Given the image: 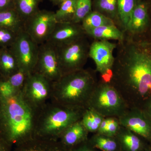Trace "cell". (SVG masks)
Listing matches in <instances>:
<instances>
[{
    "mask_svg": "<svg viewBox=\"0 0 151 151\" xmlns=\"http://www.w3.org/2000/svg\"><path fill=\"white\" fill-rule=\"evenodd\" d=\"M110 83L129 108L151 98V40L125 37L117 42Z\"/></svg>",
    "mask_w": 151,
    "mask_h": 151,
    "instance_id": "1",
    "label": "cell"
},
{
    "mask_svg": "<svg viewBox=\"0 0 151 151\" xmlns=\"http://www.w3.org/2000/svg\"><path fill=\"white\" fill-rule=\"evenodd\" d=\"M37 113L21 92L0 97V134L11 147L31 139L35 137Z\"/></svg>",
    "mask_w": 151,
    "mask_h": 151,
    "instance_id": "2",
    "label": "cell"
},
{
    "mask_svg": "<svg viewBox=\"0 0 151 151\" xmlns=\"http://www.w3.org/2000/svg\"><path fill=\"white\" fill-rule=\"evenodd\" d=\"M96 73L92 68H83L62 75L51 83L50 101L70 108H86L98 81Z\"/></svg>",
    "mask_w": 151,
    "mask_h": 151,
    "instance_id": "3",
    "label": "cell"
},
{
    "mask_svg": "<svg viewBox=\"0 0 151 151\" xmlns=\"http://www.w3.org/2000/svg\"><path fill=\"white\" fill-rule=\"evenodd\" d=\"M85 109L66 107L49 100L37 111L35 137L58 140L68 128L81 120Z\"/></svg>",
    "mask_w": 151,
    "mask_h": 151,
    "instance_id": "4",
    "label": "cell"
},
{
    "mask_svg": "<svg viewBox=\"0 0 151 151\" xmlns=\"http://www.w3.org/2000/svg\"><path fill=\"white\" fill-rule=\"evenodd\" d=\"M86 108L104 118L122 116L129 108L119 91L110 83L98 80L91 94Z\"/></svg>",
    "mask_w": 151,
    "mask_h": 151,
    "instance_id": "5",
    "label": "cell"
},
{
    "mask_svg": "<svg viewBox=\"0 0 151 151\" xmlns=\"http://www.w3.org/2000/svg\"><path fill=\"white\" fill-rule=\"evenodd\" d=\"M85 36L71 43L55 47L62 75L84 68L89 58L90 43Z\"/></svg>",
    "mask_w": 151,
    "mask_h": 151,
    "instance_id": "6",
    "label": "cell"
},
{
    "mask_svg": "<svg viewBox=\"0 0 151 151\" xmlns=\"http://www.w3.org/2000/svg\"><path fill=\"white\" fill-rule=\"evenodd\" d=\"M39 45L23 30L19 33L15 41L9 47L16 58L20 69L27 74L35 70Z\"/></svg>",
    "mask_w": 151,
    "mask_h": 151,
    "instance_id": "7",
    "label": "cell"
},
{
    "mask_svg": "<svg viewBox=\"0 0 151 151\" xmlns=\"http://www.w3.org/2000/svg\"><path fill=\"white\" fill-rule=\"evenodd\" d=\"M51 83L38 73L27 76L22 93L30 105L38 111L50 100Z\"/></svg>",
    "mask_w": 151,
    "mask_h": 151,
    "instance_id": "8",
    "label": "cell"
},
{
    "mask_svg": "<svg viewBox=\"0 0 151 151\" xmlns=\"http://www.w3.org/2000/svg\"><path fill=\"white\" fill-rule=\"evenodd\" d=\"M56 24L55 12L40 9L25 22L24 30L40 45L48 40Z\"/></svg>",
    "mask_w": 151,
    "mask_h": 151,
    "instance_id": "9",
    "label": "cell"
},
{
    "mask_svg": "<svg viewBox=\"0 0 151 151\" xmlns=\"http://www.w3.org/2000/svg\"><path fill=\"white\" fill-rule=\"evenodd\" d=\"M33 72L42 76L51 83L62 76L56 49L48 42L39 45L37 62Z\"/></svg>",
    "mask_w": 151,
    "mask_h": 151,
    "instance_id": "10",
    "label": "cell"
},
{
    "mask_svg": "<svg viewBox=\"0 0 151 151\" xmlns=\"http://www.w3.org/2000/svg\"><path fill=\"white\" fill-rule=\"evenodd\" d=\"M150 17L147 1L137 0L124 32L125 37L133 40L150 38Z\"/></svg>",
    "mask_w": 151,
    "mask_h": 151,
    "instance_id": "11",
    "label": "cell"
},
{
    "mask_svg": "<svg viewBox=\"0 0 151 151\" xmlns=\"http://www.w3.org/2000/svg\"><path fill=\"white\" fill-rule=\"evenodd\" d=\"M116 47L117 43L110 41L94 40L90 43L89 58L94 61L95 70L100 75L112 70L115 58L113 52Z\"/></svg>",
    "mask_w": 151,
    "mask_h": 151,
    "instance_id": "12",
    "label": "cell"
},
{
    "mask_svg": "<svg viewBox=\"0 0 151 151\" xmlns=\"http://www.w3.org/2000/svg\"><path fill=\"white\" fill-rule=\"evenodd\" d=\"M118 119L122 127L145 139H151V119L139 108H129Z\"/></svg>",
    "mask_w": 151,
    "mask_h": 151,
    "instance_id": "13",
    "label": "cell"
},
{
    "mask_svg": "<svg viewBox=\"0 0 151 151\" xmlns=\"http://www.w3.org/2000/svg\"><path fill=\"white\" fill-rule=\"evenodd\" d=\"M87 36L81 24L57 23L54 29L46 42L55 47L65 45Z\"/></svg>",
    "mask_w": 151,
    "mask_h": 151,
    "instance_id": "14",
    "label": "cell"
},
{
    "mask_svg": "<svg viewBox=\"0 0 151 151\" xmlns=\"http://www.w3.org/2000/svg\"><path fill=\"white\" fill-rule=\"evenodd\" d=\"M89 134L80 120L68 128L58 140L63 147L68 151L88 140Z\"/></svg>",
    "mask_w": 151,
    "mask_h": 151,
    "instance_id": "15",
    "label": "cell"
},
{
    "mask_svg": "<svg viewBox=\"0 0 151 151\" xmlns=\"http://www.w3.org/2000/svg\"><path fill=\"white\" fill-rule=\"evenodd\" d=\"M14 151H66L58 140L35 137L15 147Z\"/></svg>",
    "mask_w": 151,
    "mask_h": 151,
    "instance_id": "16",
    "label": "cell"
},
{
    "mask_svg": "<svg viewBox=\"0 0 151 151\" xmlns=\"http://www.w3.org/2000/svg\"><path fill=\"white\" fill-rule=\"evenodd\" d=\"M85 31L86 36L94 40H114L119 42L125 38L124 33L116 25L104 26Z\"/></svg>",
    "mask_w": 151,
    "mask_h": 151,
    "instance_id": "17",
    "label": "cell"
},
{
    "mask_svg": "<svg viewBox=\"0 0 151 151\" xmlns=\"http://www.w3.org/2000/svg\"><path fill=\"white\" fill-rule=\"evenodd\" d=\"M139 137L141 136L122 126L115 136L120 148L122 147L124 151H140L143 144Z\"/></svg>",
    "mask_w": 151,
    "mask_h": 151,
    "instance_id": "18",
    "label": "cell"
},
{
    "mask_svg": "<svg viewBox=\"0 0 151 151\" xmlns=\"http://www.w3.org/2000/svg\"><path fill=\"white\" fill-rule=\"evenodd\" d=\"M92 9L110 19L122 30L118 13V0H92Z\"/></svg>",
    "mask_w": 151,
    "mask_h": 151,
    "instance_id": "19",
    "label": "cell"
},
{
    "mask_svg": "<svg viewBox=\"0 0 151 151\" xmlns=\"http://www.w3.org/2000/svg\"><path fill=\"white\" fill-rule=\"evenodd\" d=\"M19 69L16 58L10 49L0 47V73L2 78L6 79Z\"/></svg>",
    "mask_w": 151,
    "mask_h": 151,
    "instance_id": "20",
    "label": "cell"
},
{
    "mask_svg": "<svg viewBox=\"0 0 151 151\" xmlns=\"http://www.w3.org/2000/svg\"><path fill=\"white\" fill-rule=\"evenodd\" d=\"M25 22L14 8L0 12V28L19 33L24 30Z\"/></svg>",
    "mask_w": 151,
    "mask_h": 151,
    "instance_id": "21",
    "label": "cell"
},
{
    "mask_svg": "<svg viewBox=\"0 0 151 151\" xmlns=\"http://www.w3.org/2000/svg\"><path fill=\"white\" fill-rule=\"evenodd\" d=\"M88 143L93 148L102 151H119V142L116 137H111L99 133H94Z\"/></svg>",
    "mask_w": 151,
    "mask_h": 151,
    "instance_id": "22",
    "label": "cell"
},
{
    "mask_svg": "<svg viewBox=\"0 0 151 151\" xmlns=\"http://www.w3.org/2000/svg\"><path fill=\"white\" fill-rule=\"evenodd\" d=\"M42 0H14V7L25 22L39 10Z\"/></svg>",
    "mask_w": 151,
    "mask_h": 151,
    "instance_id": "23",
    "label": "cell"
},
{
    "mask_svg": "<svg viewBox=\"0 0 151 151\" xmlns=\"http://www.w3.org/2000/svg\"><path fill=\"white\" fill-rule=\"evenodd\" d=\"M76 0H65L60 5L59 9L55 12L57 23L73 22L76 11Z\"/></svg>",
    "mask_w": 151,
    "mask_h": 151,
    "instance_id": "24",
    "label": "cell"
},
{
    "mask_svg": "<svg viewBox=\"0 0 151 151\" xmlns=\"http://www.w3.org/2000/svg\"><path fill=\"white\" fill-rule=\"evenodd\" d=\"M104 118H105L96 111L90 108H86L84 110L81 121L89 133L94 134L98 131Z\"/></svg>",
    "mask_w": 151,
    "mask_h": 151,
    "instance_id": "25",
    "label": "cell"
},
{
    "mask_svg": "<svg viewBox=\"0 0 151 151\" xmlns=\"http://www.w3.org/2000/svg\"><path fill=\"white\" fill-rule=\"evenodd\" d=\"M137 0H118V13L121 28L124 33Z\"/></svg>",
    "mask_w": 151,
    "mask_h": 151,
    "instance_id": "26",
    "label": "cell"
},
{
    "mask_svg": "<svg viewBox=\"0 0 151 151\" xmlns=\"http://www.w3.org/2000/svg\"><path fill=\"white\" fill-rule=\"evenodd\" d=\"M81 24L85 31L104 26L115 25L110 19L94 11H92L83 19Z\"/></svg>",
    "mask_w": 151,
    "mask_h": 151,
    "instance_id": "27",
    "label": "cell"
},
{
    "mask_svg": "<svg viewBox=\"0 0 151 151\" xmlns=\"http://www.w3.org/2000/svg\"><path fill=\"white\" fill-rule=\"evenodd\" d=\"M92 11V0H76L73 22L81 24L83 19Z\"/></svg>",
    "mask_w": 151,
    "mask_h": 151,
    "instance_id": "28",
    "label": "cell"
},
{
    "mask_svg": "<svg viewBox=\"0 0 151 151\" xmlns=\"http://www.w3.org/2000/svg\"><path fill=\"white\" fill-rule=\"evenodd\" d=\"M28 74L19 69L17 72L6 80L12 86L14 92L17 93L22 92Z\"/></svg>",
    "mask_w": 151,
    "mask_h": 151,
    "instance_id": "29",
    "label": "cell"
},
{
    "mask_svg": "<svg viewBox=\"0 0 151 151\" xmlns=\"http://www.w3.org/2000/svg\"><path fill=\"white\" fill-rule=\"evenodd\" d=\"M19 33L0 28V47H10L15 41Z\"/></svg>",
    "mask_w": 151,
    "mask_h": 151,
    "instance_id": "30",
    "label": "cell"
},
{
    "mask_svg": "<svg viewBox=\"0 0 151 151\" xmlns=\"http://www.w3.org/2000/svg\"><path fill=\"white\" fill-rule=\"evenodd\" d=\"M121 126L119 119L116 117H109V122L103 134L115 137Z\"/></svg>",
    "mask_w": 151,
    "mask_h": 151,
    "instance_id": "31",
    "label": "cell"
},
{
    "mask_svg": "<svg viewBox=\"0 0 151 151\" xmlns=\"http://www.w3.org/2000/svg\"><path fill=\"white\" fill-rule=\"evenodd\" d=\"M16 93L8 81L1 78L0 79V97L7 98Z\"/></svg>",
    "mask_w": 151,
    "mask_h": 151,
    "instance_id": "32",
    "label": "cell"
},
{
    "mask_svg": "<svg viewBox=\"0 0 151 151\" xmlns=\"http://www.w3.org/2000/svg\"><path fill=\"white\" fill-rule=\"evenodd\" d=\"M68 151H95L94 148L89 145L88 140L81 143L75 147Z\"/></svg>",
    "mask_w": 151,
    "mask_h": 151,
    "instance_id": "33",
    "label": "cell"
},
{
    "mask_svg": "<svg viewBox=\"0 0 151 151\" xmlns=\"http://www.w3.org/2000/svg\"><path fill=\"white\" fill-rule=\"evenodd\" d=\"M14 8V0H0V12Z\"/></svg>",
    "mask_w": 151,
    "mask_h": 151,
    "instance_id": "34",
    "label": "cell"
},
{
    "mask_svg": "<svg viewBox=\"0 0 151 151\" xmlns=\"http://www.w3.org/2000/svg\"><path fill=\"white\" fill-rule=\"evenodd\" d=\"M11 147L0 134V151H11Z\"/></svg>",
    "mask_w": 151,
    "mask_h": 151,
    "instance_id": "35",
    "label": "cell"
},
{
    "mask_svg": "<svg viewBox=\"0 0 151 151\" xmlns=\"http://www.w3.org/2000/svg\"><path fill=\"white\" fill-rule=\"evenodd\" d=\"M148 4L149 13L150 17V35L151 34V0H147Z\"/></svg>",
    "mask_w": 151,
    "mask_h": 151,
    "instance_id": "36",
    "label": "cell"
},
{
    "mask_svg": "<svg viewBox=\"0 0 151 151\" xmlns=\"http://www.w3.org/2000/svg\"><path fill=\"white\" fill-rule=\"evenodd\" d=\"M150 101V103L148 104V103L147 104V111L145 112V113L148 116L151 114V99Z\"/></svg>",
    "mask_w": 151,
    "mask_h": 151,
    "instance_id": "37",
    "label": "cell"
},
{
    "mask_svg": "<svg viewBox=\"0 0 151 151\" xmlns=\"http://www.w3.org/2000/svg\"><path fill=\"white\" fill-rule=\"evenodd\" d=\"M55 5H60L65 0H50Z\"/></svg>",
    "mask_w": 151,
    "mask_h": 151,
    "instance_id": "38",
    "label": "cell"
}]
</instances>
